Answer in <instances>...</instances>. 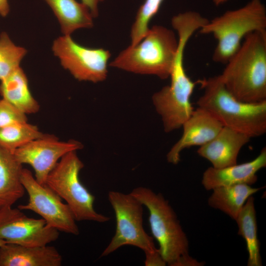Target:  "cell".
Segmentation results:
<instances>
[{"instance_id":"1","label":"cell","mask_w":266,"mask_h":266,"mask_svg":"<svg viewBox=\"0 0 266 266\" xmlns=\"http://www.w3.org/2000/svg\"><path fill=\"white\" fill-rule=\"evenodd\" d=\"M220 75L227 89L237 100L266 101V31L247 35Z\"/></svg>"},{"instance_id":"2","label":"cell","mask_w":266,"mask_h":266,"mask_svg":"<svg viewBox=\"0 0 266 266\" xmlns=\"http://www.w3.org/2000/svg\"><path fill=\"white\" fill-rule=\"evenodd\" d=\"M203 90L197 104L210 112L223 126L251 138L266 133V101L248 103L236 99L227 89L220 75L199 80Z\"/></svg>"},{"instance_id":"3","label":"cell","mask_w":266,"mask_h":266,"mask_svg":"<svg viewBox=\"0 0 266 266\" xmlns=\"http://www.w3.org/2000/svg\"><path fill=\"white\" fill-rule=\"evenodd\" d=\"M149 211V222L154 237L159 243V251L170 266H200L201 263L189 254V241L176 214L161 193L143 187L130 193Z\"/></svg>"},{"instance_id":"4","label":"cell","mask_w":266,"mask_h":266,"mask_svg":"<svg viewBox=\"0 0 266 266\" xmlns=\"http://www.w3.org/2000/svg\"><path fill=\"white\" fill-rule=\"evenodd\" d=\"M177 36L171 29L154 25L137 44L130 45L111 61L112 67L128 72L169 77L178 48Z\"/></svg>"},{"instance_id":"5","label":"cell","mask_w":266,"mask_h":266,"mask_svg":"<svg viewBox=\"0 0 266 266\" xmlns=\"http://www.w3.org/2000/svg\"><path fill=\"white\" fill-rule=\"evenodd\" d=\"M260 31H266V8L261 0H251L239 8L208 20L199 32L213 35L217 43L212 60L226 64L247 35Z\"/></svg>"},{"instance_id":"6","label":"cell","mask_w":266,"mask_h":266,"mask_svg":"<svg viewBox=\"0 0 266 266\" xmlns=\"http://www.w3.org/2000/svg\"><path fill=\"white\" fill-rule=\"evenodd\" d=\"M190 38V35L186 32L178 34V48L169 76L170 83L152 97L166 133L182 128L194 110L191 97L197 82L193 81L187 75L183 63L184 50Z\"/></svg>"},{"instance_id":"7","label":"cell","mask_w":266,"mask_h":266,"mask_svg":"<svg viewBox=\"0 0 266 266\" xmlns=\"http://www.w3.org/2000/svg\"><path fill=\"white\" fill-rule=\"evenodd\" d=\"M84 166L76 151L69 152L49 172L44 184L66 201L76 221L107 222L110 218L95 210V197L79 179V173Z\"/></svg>"},{"instance_id":"8","label":"cell","mask_w":266,"mask_h":266,"mask_svg":"<svg viewBox=\"0 0 266 266\" xmlns=\"http://www.w3.org/2000/svg\"><path fill=\"white\" fill-rule=\"evenodd\" d=\"M108 199L115 212L116 231L101 257H105L125 245L137 247L145 254L158 251L153 238L143 227V204L131 193L109 191Z\"/></svg>"},{"instance_id":"9","label":"cell","mask_w":266,"mask_h":266,"mask_svg":"<svg viewBox=\"0 0 266 266\" xmlns=\"http://www.w3.org/2000/svg\"><path fill=\"white\" fill-rule=\"evenodd\" d=\"M61 66L76 80L98 83L106 79L111 53L108 50L91 48L75 42L71 35L55 39L52 46Z\"/></svg>"},{"instance_id":"10","label":"cell","mask_w":266,"mask_h":266,"mask_svg":"<svg viewBox=\"0 0 266 266\" xmlns=\"http://www.w3.org/2000/svg\"><path fill=\"white\" fill-rule=\"evenodd\" d=\"M21 181L28 194L29 200L26 204L19 205L18 208L34 212L48 226L59 232L73 235L79 233L72 211L57 194L46 184L39 183L27 168L22 170Z\"/></svg>"},{"instance_id":"11","label":"cell","mask_w":266,"mask_h":266,"mask_svg":"<svg viewBox=\"0 0 266 266\" xmlns=\"http://www.w3.org/2000/svg\"><path fill=\"white\" fill-rule=\"evenodd\" d=\"M59 232L44 219L30 218L22 210L6 206L0 209V239L25 246H42L56 241Z\"/></svg>"},{"instance_id":"12","label":"cell","mask_w":266,"mask_h":266,"mask_svg":"<svg viewBox=\"0 0 266 266\" xmlns=\"http://www.w3.org/2000/svg\"><path fill=\"white\" fill-rule=\"evenodd\" d=\"M82 148V144L78 141H61L55 135L47 134L18 148L13 153L20 164L31 166L36 181L44 184L49 172L65 155Z\"/></svg>"},{"instance_id":"13","label":"cell","mask_w":266,"mask_h":266,"mask_svg":"<svg viewBox=\"0 0 266 266\" xmlns=\"http://www.w3.org/2000/svg\"><path fill=\"white\" fill-rule=\"evenodd\" d=\"M182 127L181 137L166 155L168 162L173 165L180 162V153L184 149L206 144L218 134L223 125L208 111L198 107Z\"/></svg>"},{"instance_id":"14","label":"cell","mask_w":266,"mask_h":266,"mask_svg":"<svg viewBox=\"0 0 266 266\" xmlns=\"http://www.w3.org/2000/svg\"><path fill=\"white\" fill-rule=\"evenodd\" d=\"M251 138L245 133L223 126L212 139L200 146L197 153L209 161L214 168L234 165L237 164L240 150Z\"/></svg>"},{"instance_id":"15","label":"cell","mask_w":266,"mask_h":266,"mask_svg":"<svg viewBox=\"0 0 266 266\" xmlns=\"http://www.w3.org/2000/svg\"><path fill=\"white\" fill-rule=\"evenodd\" d=\"M266 166V148L254 160L220 168L212 166L203 172L201 184L206 190L239 184L251 185L257 181V173Z\"/></svg>"},{"instance_id":"16","label":"cell","mask_w":266,"mask_h":266,"mask_svg":"<svg viewBox=\"0 0 266 266\" xmlns=\"http://www.w3.org/2000/svg\"><path fill=\"white\" fill-rule=\"evenodd\" d=\"M62 257L54 246L6 243L0 246V266H60Z\"/></svg>"},{"instance_id":"17","label":"cell","mask_w":266,"mask_h":266,"mask_svg":"<svg viewBox=\"0 0 266 266\" xmlns=\"http://www.w3.org/2000/svg\"><path fill=\"white\" fill-rule=\"evenodd\" d=\"M23 165L13 153L0 146V209L12 206L23 197L25 189L21 181Z\"/></svg>"},{"instance_id":"18","label":"cell","mask_w":266,"mask_h":266,"mask_svg":"<svg viewBox=\"0 0 266 266\" xmlns=\"http://www.w3.org/2000/svg\"><path fill=\"white\" fill-rule=\"evenodd\" d=\"M0 95L26 114H34L39 110V104L30 91L26 74L20 66L0 81Z\"/></svg>"},{"instance_id":"19","label":"cell","mask_w":266,"mask_h":266,"mask_svg":"<svg viewBox=\"0 0 266 266\" xmlns=\"http://www.w3.org/2000/svg\"><path fill=\"white\" fill-rule=\"evenodd\" d=\"M44 0L56 17L63 35H71L78 29L93 27L94 18L81 2L76 0Z\"/></svg>"},{"instance_id":"20","label":"cell","mask_w":266,"mask_h":266,"mask_svg":"<svg viewBox=\"0 0 266 266\" xmlns=\"http://www.w3.org/2000/svg\"><path fill=\"white\" fill-rule=\"evenodd\" d=\"M260 189L245 184L218 187L212 190L208 204L235 220L248 199Z\"/></svg>"},{"instance_id":"21","label":"cell","mask_w":266,"mask_h":266,"mask_svg":"<svg viewBox=\"0 0 266 266\" xmlns=\"http://www.w3.org/2000/svg\"><path fill=\"white\" fill-rule=\"evenodd\" d=\"M235 221L238 228V234L244 238L246 243L248 254L247 266H262L254 198L252 196L246 200Z\"/></svg>"},{"instance_id":"22","label":"cell","mask_w":266,"mask_h":266,"mask_svg":"<svg viewBox=\"0 0 266 266\" xmlns=\"http://www.w3.org/2000/svg\"><path fill=\"white\" fill-rule=\"evenodd\" d=\"M47 134L28 122L17 123L0 128V146L12 152Z\"/></svg>"},{"instance_id":"23","label":"cell","mask_w":266,"mask_h":266,"mask_svg":"<svg viewBox=\"0 0 266 266\" xmlns=\"http://www.w3.org/2000/svg\"><path fill=\"white\" fill-rule=\"evenodd\" d=\"M27 53L24 47L16 45L8 34H0V80H2L20 66V63Z\"/></svg>"},{"instance_id":"24","label":"cell","mask_w":266,"mask_h":266,"mask_svg":"<svg viewBox=\"0 0 266 266\" xmlns=\"http://www.w3.org/2000/svg\"><path fill=\"white\" fill-rule=\"evenodd\" d=\"M164 0H145L138 8L130 32L131 44L138 43L149 29L152 19L159 11Z\"/></svg>"},{"instance_id":"25","label":"cell","mask_w":266,"mask_h":266,"mask_svg":"<svg viewBox=\"0 0 266 266\" xmlns=\"http://www.w3.org/2000/svg\"><path fill=\"white\" fill-rule=\"evenodd\" d=\"M25 122H28L27 114L7 100H0V128Z\"/></svg>"},{"instance_id":"26","label":"cell","mask_w":266,"mask_h":266,"mask_svg":"<svg viewBox=\"0 0 266 266\" xmlns=\"http://www.w3.org/2000/svg\"><path fill=\"white\" fill-rule=\"evenodd\" d=\"M145 255V260L144 263L146 266H164L166 265L159 249L155 252Z\"/></svg>"},{"instance_id":"27","label":"cell","mask_w":266,"mask_h":266,"mask_svg":"<svg viewBox=\"0 0 266 266\" xmlns=\"http://www.w3.org/2000/svg\"><path fill=\"white\" fill-rule=\"evenodd\" d=\"M89 10L94 18H97L99 14V5L104 0H81Z\"/></svg>"},{"instance_id":"28","label":"cell","mask_w":266,"mask_h":266,"mask_svg":"<svg viewBox=\"0 0 266 266\" xmlns=\"http://www.w3.org/2000/svg\"><path fill=\"white\" fill-rule=\"evenodd\" d=\"M10 11V6L8 0H0V15L2 17H6Z\"/></svg>"},{"instance_id":"29","label":"cell","mask_w":266,"mask_h":266,"mask_svg":"<svg viewBox=\"0 0 266 266\" xmlns=\"http://www.w3.org/2000/svg\"><path fill=\"white\" fill-rule=\"evenodd\" d=\"M228 0H212V1L214 5L217 6L224 3Z\"/></svg>"},{"instance_id":"30","label":"cell","mask_w":266,"mask_h":266,"mask_svg":"<svg viewBox=\"0 0 266 266\" xmlns=\"http://www.w3.org/2000/svg\"><path fill=\"white\" fill-rule=\"evenodd\" d=\"M7 243L5 241L0 239V246Z\"/></svg>"}]
</instances>
